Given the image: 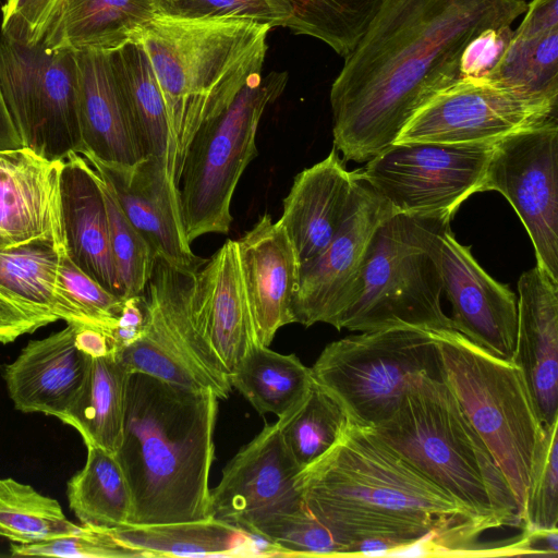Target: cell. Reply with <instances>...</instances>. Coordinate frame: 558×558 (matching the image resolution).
<instances>
[{"label": "cell", "mask_w": 558, "mask_h": 558, "mask_svg": "<svg viewBox=\"0 0 558 558\" xmlns=\"http://www.w3.org/2000/svg\"><path fill=\"white\" fill-rule=\"evenodd\" d=\"M525 0H381L330 89L333 147L368 161L392 145L414 113L459 77L468 45L511 26Z\"/></svg>", "instance_id": "cell-1"}, {"label": "cell", "mask_w": 558, "mask_h": 558, "mask_svg": "<svg viewBox=\"0 0 558 558\" xmlns=\"http://www.w3.org/2000/svg\"><path fill=\"white\" fill-rule=\"evenodd\" d=\"M305 508L345 545L383 541L388 555L471 550L485 532L451 495L381 440L348 420L337 441L294 482Z\"/></svg>", "instance_id": "cell-2"}, {"label": "cell", "mask_w": 558, "mask_h": 558, "mask_svg": "<svg viewBox=\"0 0 558 558\" xmlns=\"http://www.w3.org/2000/svg\"><path fill=\"white\" fill-rule=\"evenodd\" d=\"M218 399L211 389L130 374L122 440L114 453L132 496L129 525L210 518Z\"/></svg>", "instance_id": "cell-3"}, {"label": "cell", "mask_w": 558, "mask_h": 558, "mask_svg": "<svg viewBox=\"0 0 558 558\" xmlns=\"http://www.w3.org/2000/svg\"><path fill=\"white\" fill-rule=\"evenodd\" d=\"M272 27L247 19L157 14L137 39L159 84L171 132L175 183L197 130L262 74Z\"/></svg>", "instance_id": "cell-4"}, {"label": "cell", "mask_w": 558, "mask_h": 558, "mask_svg": "<svg viewBox=\"0 0 558 558\" xmlns=\"http://www.w3.org/2000/svg\"><path fill=\"white\" fill-rule=\"evenodd\" d=\"M371 429L459 501L485 531L521 527L508 481L442 375L412 376L395 412Z\"/></svg>", "instance_id": "cell-5"}, {"label": "cell", "mask_w": 558, "mask_h": 558, "mask_svg": "<svg viewBox=\"0 0 558 558\" xmlns=\"http://www.w3.org/2000/svg\"><path fill=\"white\" fill-rule=\"evenodd\" d=\"M432 333L442 377L493 453L521 514L545 433L524 375L513 361L489 353L454 329Z\"/></svg>", "instance_id": "cell-6"}, {"label": "cell", "mask_w": 558, "mask_h": 558, "mask_svg": "<svg viewBox=\"0 0 558 558\" xmlns=\"http://www.w3.org/2000/svg\"><path fill=\"white\" fill-rule=\"evenodd\" d=\"M287 82V72L254 76L223 111L195 133L179 183L183 226L190 243L204 234L229 232L233 193L245 168L258 154L259 121Z\"/></svg>", "instance_id": "cell-7"}, {"label": "cell", "mask_w": 558, "mask_h": 558, "mask_svg": "<svg viewBox=\"0 0 558 558\" xmlns=\"http://www.w3.org/2000/svg\"><path fill=\"white\" fill-rule=\"evenodd\" d=\"M441 294L440 274L422 244L416 216L396 213L374 232L337 329H453L441 308Z\"/></svg>", "instance_id": "cell-8"}, {"label": "cell", "mask_w": 558, "mask_h": 558, "mask_svg": "<svg viewBox=\"0 0 558 558\" xmlns=\"http://www.w3.org/2000/svg\"><path fill=\"white\" fill-rule=\"evenodd\" d=\"M311 372L349 421L372 428L395 412L412 376L442 375V367L432 332L390 327L330 342Z\"/></svg>", "instance_id": "cell-9"}, {"label": "cell", "mask_w": 558, "mask_h": 558, "mask_svg": "<svg viewBox=\"0 0 558 558\" xmlns=\"http://www.w3.org/2000/svg\"><path fill=\"white\" fill-rule=\"evenodd\" d=\"M0 92L24 147L48 160L82 151L75 51L1 36Z\"/></svg>", "instance_id": "cell-10"}, {"label": "cell", "mask_w": 558, "mask_h": 558, "mask_svg": "<svg viewBox=\"0 0 558 558\" xmlns=\"http://www.w3.org/2000/svg\"><path fill=\"white\" fill-rule=\"evenodd\" d=\"M496 142L393 143L356 171L396 213L451 218L481 191Z\"/></svg>", "instance_id": "cell-11"}, {"label": "cell", "mask_w": 558, "mask_h": 558, "mask_svg": "<svg viewBox=\"0 0 558 558\" xmlns=\"http://www.w3.org/2000/svg\"><path fill=\"white\" fill-rule=\"evenodd\" d=\"M497 191L525 227L537 266L558 279L557 117L517 130L493 147L481 191Z\"/></svg>", "instance_id": "cell-12"}, {"label": "cell", "mask_w": 558, "mask_h": 558, "mask_svg": "<svg viewBox=\"0 0 558 558\" xmlns=\"http://www.w3.org/2000/svg\"><path fill=\"white\" fill-rule=\"evenodd\" d=\"M424 248L435 260L452 308L453 329L508 361L513 360L518 330V298L494 280L460 244L446 216L415 215Z\"/></svg>", "instance_id": "cell-13"}, {"label": "cell", "mask_w": 558, "mask_h": 558, "mask_svg": "<svg viewBox=\"0 0 558 558\" xmlns=\"http://www.w3.org/2000/svg\"><path fill=\"white\" fill-rule=\"evenodd\" d=\"M557 105L487 77H458L428 98L395 143H493L557 117Z\"/></svg>", "instance_id": "cell-14"}, {"label": "cell", "mask_w": 558, "mask_h": 558, "mask_svg": "<svg viewBox=\"0 0 558 558\" xmlns=\"http://www.w3.org/2000/svg\"><path fill=\"white\" fill-rule=\"evenodd\" d=\"M393 214L353 171L350 205L338 233L314 262L300 268L292 305L295 323L305 327L325 323L337 329L351 303L369 241L378 226Z\"/></svg>", "instance_id": "cell-15"}, {"label": "cell", "mask_w": 558, "mask_h": 558, "mask_svg": "<svg viewBox=\"0 0 558 558\" xmlns=\"http://www.w3.org/2000/svg\"><path fill=\"white\" fill-rule=\"evenodd\" d=\"M300 471L277 423L265 424L210 489L209 515L256 535L267 522L304 507L294 485Z\"/></svg>", "instance_id": "cell-16"}, {"label": "cell", "mask_w": 558, "mask_h": 558, "mask_svg": "<svg viewBox=\"0 0 558 558\" xmlns=\"http://www.w3.org/2000/svg\"><path fill=\"white\" fill-rule=\"evenodd\" d=\"M83 156L108 184L125 217L158 258L191 272L206 263L207 259L191 250L183 226L180 191L165 165L153 157L121 165Z\"/></svg>", "instance_id": "cell-17"}, {"label": "cell", "mask_w": 558, "mask_h": 558, "mask_svg": "<svg viewBox=\"0 0 558 558\" xmlns=\"http://www.w3.org/2000/svg\"><path fill=\"white\" fill-rule=\"evenodd\" d=\"M253 340L268 347L277 331L295 323L293 299L300 264L284 227L264 214L235 240Z\"/></svg>", "instance_id": "cell-18"}, {"label": "cell", "mask_w": 558, "mask_h": 558, "mask_svg": "<svg viewBox=\"0 0 558 558\" xmlns=\"http://www.w3.org/2000/svg\"><path fill=\"white\" fill-rule=\"evenodd\" d=\"M63 160L31 149L0 150V248L46 240L66 251L61 211Z\"/></svg>", "instance_id": "cell-19"}, {"label": "cell", "mask_w": 558, "mask_h": 558, "mask_svg": "<svg viewBox=\"0 0 558 558\" xmlns=\"http://www.w3.org/2000/svg\"><path fill=\"white\" fill-rule=\"evenodd\" d=\"M77 326L29 341L3 367L14 407L24 413H44L64 423L84 388L92 357L74 342Z\"/></svg>", "instance_id": "cell-20"}, {"label": "cell", "mask_w": 558, "mask_h": 558, "mask_svg": "<svg viewBox=\"0 0 558 558\" xmlns=\"http://www.w3.org/2000/svg\"><path fill=\"white\" fill-rule=\"evenodd\" d=\"M192 312L198 333L229 378L255 344L234 240L195 272Z\"/></svg>", "instance_id": "cell-21"}, {"label": "cell", "mask_w": 558, "mask_h": 558, "mask_svg": "<svg viewBox=\"0 0 558 558\" xmlns=\"http://www.w3.org/2000/svg\"><path fill=\"white\" fill-rule=\"evenodd\" d=\"M513 362L527 383L544 428L558 420V279L539 266L518 281Z\"/></svg>", "instance_id": "cell-22"}, {"label": "cell", "mask_w": 558, "mask_h": 558, "mask_svg": "<svg viewBox=\"0 0 558 558\" xmlns=\"http://www.w3.org/2000/svg\"><path fill=\"white\" fill-rule=\"evenodd\" d=\"M62 160L60 193L66 254L108 292L124 298L111 254L102 180L77 151Z\"/></svg>", "instance_id": "cell-23"}, {"label": "cell", "mask_w": 558, "mask_h": 558, "mask_svg": "<svg viewBox=\"0 0 558 558\" xmlns=\"http://www.w3.org/2000/svg\"><path fill=\"white\" fill-rule=\"evenodd\" d=\"M352 186L353 171L345 169L335 147L295 175L278 221L293 244L300 268L314 262L338 233Z\"/></svg>", "instance_id": "cell-24"}, {"label": "cell", "mask_w": 558, "mask_h": 558, "mask_svg": "<svg viewBox=\"0 0 558 558\" xmlns=\"http://www.w3.org/2000/svg\"><path fill=\"white\" fill-rule=\"evenodd\" d=\"M83 148L104 162L133 165L144 158L117 88L109 51H76Z\"/></svg>", "instance_id": "cell-25"}, {"label": "cell", "mask_w": 558, "mask_h": 558, "mask_svg": "<svg viewBox=\"0 0 558 558\" xmlns=\"http://www.w3.org/2000/svg\"><path fill=\"white\" fill-rule=\"evenodd\" d=\"M109 530L141 557L284 556L266 539L211 517Z\"/></svg>", "instance_id": "cell-26"}, {"label": "cell", "mask_w": 558, "mask_h": 558, "mask_svg": "<svg viewBox=\"0 0 558 558\" xmlns=\"http://www.w3.org/2000/svg\"><path fill=\"white\" fill-rule=\"evenodd\" d=\"M157 0H62L43 44L52 50H113L156 16Z\"/></svg>", "instance_id": "cell-27"}, {"label": "cell", "mask_w": 558, "mask_h": 558, "mask_svg": "<svg viewBox=\"0 0 558 558\" xmlns=\"http://www.w3.org/2000/svg\"><path fill=\"white\" fill-rule=\"evenodd\" d=\"M109 58L117 88L144 157H153L165 165L175 183L167 110L142 44L137 39L130 40L110 50Z\"/></svg>", "instance_id": "cell-28"}, {"label": "cell", "mask_w": 558, "mask_h": 558, "mask_svg": "<svg viewBox=\"0 0 558 558\" xmlns=\"http://www.w3.org/2000/svg\"><path fill=\"white\" fill-rule=\"evenodd\" d=\"M130 372L110 353L92 357L82 393L65 424L75 428L86 447L116 453L121 445Z\"/></svg>", "instance_id": "cell-29"}, {"label": "cell", "mask_w": 558, "mask_h": 558, "mask_svg": "<svg viewBox=\"0 0 558 558\" xmlns=\"http://www.w3.org/2000/svg\"><path fill=\"white\" fill-rule=\"evenodd\" d=\"M229 381L257 413L280 417L307 393L314 380L311 367L295 354H281L253 344Z\"/></svg>", "instance_id": "cell-30"}, {"label": "cell", "mask_w": 558, "mask_h": 558, "mask_svg": "<svg viewBox=\"0 0 558 558\" xmlns=\"http://www.w3.org/2000/svg\"><path fill=\"white\" fill-rule=\"evenodd\" d=\"M486 77L527 96L558 102V25L522 20Z\"/></svg>", "instance_id": "cell-31"}, {"label": "cell", "mask_w": 558, "mask_h": 558, "mask_svg": "<svg viewBox=\"0 0 558 558\" xmlns=\"http://www.w3.org/2000/svg\"><path fill=\"white\" fill-rule=\"evenodd\" d=\"M69 506L82 525L113 529L130 524L132 496L116 456L87 446L83 469L68 482Z\"/></svg>", "instance_id": "cell-32"}, {"label": "cell", "mask_w": 558, "mask_h": 558, "mask_svg": "<svg viewBox=\"0 0 558 558\" xmlns=\"http://www.w3.org/2000/svg\"><path fill=\"white\" fill-rule=\"evenodd\" d=\"M144 306V332L112 355L130 373H143L192 390L211 389L219 399H227L229 395L183 353L145 295Z\"/></svg>", "instance_id": "cell-33"}, {"label": "cell", "mask_w": 558, "mask_h": 558, "mask_svg": "<svg viewBox=\"0 0 558 558\" xmlns=\"http://www.w3.org/2000/svg\"><path fill=\"white\" fill-rule=\"evenodd\" d=\"M62 252L46 240L0 248V286L43 326L59 320L54 292Z\"/></svg>", "instance_id": "cell-34"}, {"label": "cell", "mask_w": 558, "mask_h": 558, "mask_svg": "<svg viewBox=\"0 0 558 558\" xmlns=\"http://www.w3.org/2000/svg\"><path fill=\"white\" fill-rule=\"evenodd\" d=\"M83 530L60 504L14 478L0 480V536L14 544H35L74 535Z\"/></svg>", "instance_id": "cell-35"}, {"label": "cell", "mask_w": 558, "mask_h": 558, "mask_svg": "<svg viewBox=\"0 0 558 558\" xmlns=\"http://www.w3.org/2000/svg\"><path fill=\"white\" fill-rule=\"evenodd\" d=\"M347 422L340 404L313 381L307 393L276 423L287 449L302 470L337 441Z\"/></svg>", "instance_id": "cell-36"}, {"label": "cell", "mask_w": 558, "mask_h": 558, "mask_svg": "<svg viewBox=\"0 0 558 558\" xmlns=\"http://www.w3.org/2000/svg\"><path fill=\"white\" fill-rule=\"evenodd\" d=\"M54 293L59 319L77 327L100 329L108 337L124 300L82 271L65 251L60 255Z\"/></svg>", "instance_id": "cell-37"}, {"label": "cell", "mask_w": 558, "mask_h": 558, "mask_svg": "<svg viewBox=\"0 0 558 558\" xmlns=\"http://www.w3.org/2000/svg\"><path fill=\"white\" fill-rule=\"evenodd\" d=\"M102 191L109 222L111 254L123 296L143 294L151 277L157 256L125 217L104 180Z\"/></svg>", "instance_id": "cell-38"}, {"label": "cell", "mask_w": 558, "mask_h": 558, "mask_svg": "<svg viewBox=\"0 0 558 558\" xmlns=\"http://www.w3.org/2000/svg\"><path fill=\"white\" fill-rule=\"evenodd\" d=\"M558 420L545 428L521 510V529L546 531L558 523Z\"/></svg>", "instance_id": "cell-39"}, {"label": "cell", "mask_w": 558, "mask_h": 558, "mask_svg": "<svg viewBox=\"0 0 558 558\" xmlns=\"http://www.w3.org/2000/svg\"><path fill=\"white\" fill-rule=\"evenodd\" d=\"M256 535L277 546L286 557L345 555V545L305 506L267 522Z\"/></svg>", "instance_id": "cell-40"}, {"label": "cell", "mask_w": 558, "mask_h": 558, "mask_svg": "<svg viewBox=\"0 0 558 558\" xmlns=\"http://www.w3.org/2000/svg\"><path fill=\"white\" fill-rule=\"evenodd\" d=\"M156 8L161 15L247 19L271 27H284L293 15L287 0H157Z\"/></svg>", "instance_id": "cell-41"}, {"label": "cell", "mask_w": 558, "mask_h": 558, "mask_svg": "<svg viewBox=\"0 0 558 558\" xmlns=\"http://www.w3.org/2000/svg\"><path fill=\"white\" fill-rule=\"evenodd\" d=\"M12 556H43L60 558H118L141 557L138 553L122 545L109 529L83 525L74 535L35 544H14Z\"/></svg>", "instance_id": "cell-42"}, {"label": "cell", "mask_w": 558, "mask_h": 558, "mask_svg": "<svg viewBox=\"0 0 558 558\" xmlns=\"http://www.w3.org/2000/svg\"><path fill=\"white\" fill-rule=\"evenodd\" d=\"M62 0H7L2 7L1 36L35 46L44 36Z\"/></svg>", "instance_id": "cell-43"}, {"label": "cell", "mask_w": 558, "mask_h": 558, "mask_svg": "<svg viewBox=\"0 0 558 558\" xmlns=\"http://www.w3.org/2000/svg\"><path fill=\"white\" fill-rule=\"evenodd\" d=\"M513 29L492 28L475 37L462 53L459 77H486L505 51Z\"/></svg>", "instance_id": "cell-44"}, {"label": "cell", "mask_w": 558, "mask_h": 558, "mask_svg": "<svg viewBox=\"0 0 558 558\" xmlns=\"http://www.w3.org/2000/svg\"><path fill=\"white\" fill-rule=\"evenodd\" d=\"M145 322L144 293L124 298L117 324L109 336L111 354L137 340L144 332Z\"/></svg>", "instance_id": "cell-45"}, {"label": "cell", "mask_w": 558, "mask_h": 558, "mask_svg": "<svg viewBox=\"0 0 558 558\" xmlns=\"http://www.w3.org/2000/svg\"><path fill=\"white\" fill-rule=\"evenodd\" d=\"M41 327L43 324L0 286V343L13 342Z\"/></svg>", "instance_id": "cell-46"}, {"label": "cell", "mask_w": 558, "mask_h": 558, "mask_svg": "<svg viewBox=\"0 0 558 558\" xmlns=\"http://www.w3.org/2000/svg\"><path fill=\"white\" fill-rule=\"evenodd\" d=\"M74 342L80 351L90 357H101L111 353L108 335L97 328L77 327Z\"/></svg>", "instance_id": "cell-47"}, {"label": "cell", "mask_w": 558, "mask_h": 558, "mask_svg": "<svg viewBox=\"0 0 558 558\" xmlns=\"http://www.w3.org/2000/svg\"><path fill=\"white\" fill-rule=\"evenodd\" d=\"M24 147L0 92V150Z\"/></svg>", "instance_id": "cell-48"}, {"label": "cell", "mask_w": 558, "mask_h": 558, "mask_svg": "<svg viewBox=\"0 0 558 558\" xmlns=\"http://www.w3.org/2000/svg\"><path fill=\"white\" fill-rule=\"evenodd\" d=\"M287 1H289V2L292 4V7H293V13H294V11H295V10H296V8L299 7V4H300L301 0H287ZM292 16H293V15H292Z\"/></svg>", "instance_id": "cell-49"}, {"label": "cell", "mask_w": 558, "mask_h": 558, "mask_svg": "<svg viewBox=\"0 0 558 558\" xmlns=\"http://www.w3.org/2000/svg\"><path fill=\"white\" fill-rule=\"evenodd\" d=\"M303 1H304V0H303ZM302 3H303V2H302ZM301 5H302V4H301ZM300 8H301V7H300ZM298 11H299V10H298ZM291 19H292V17H291ZM291 19H290V20H291Z\"/></svg>", "instance_id": "cell-50"}]
</instances>
